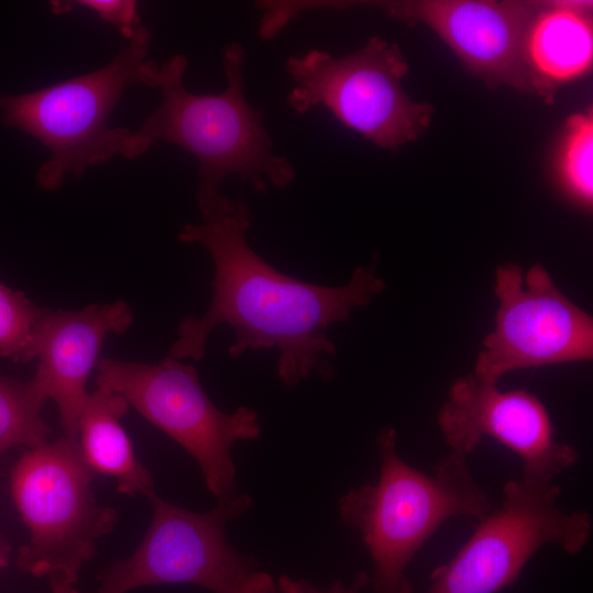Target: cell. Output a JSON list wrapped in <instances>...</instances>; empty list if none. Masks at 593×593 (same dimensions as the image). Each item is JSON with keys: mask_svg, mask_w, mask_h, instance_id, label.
<instances>
[{"mask_svg": "<svg viewBox=\"0 0 593 593\" xmlns=\"http://www.w3.org/2000/svg\"><path fill=\"white\" fill-rule=\"evenodd\" d=\"M202 220L186 224L178 239L202 245L210 254L212 300L201 317L180 322L169 356L201 360L211 332L226 324L235 333L230 356L276 348L277 372L286 387L293 388L314 373L331 378L333 368L324 357L335 355L336 346L326 331L385 289L377 262L357 268L346 286H318L282 273L249 246L250 216L244 201L221 194Z\"/></svg>", "mask_w": 593, "mask_h": 593, "instance_id": "obj_1", "label": "cell"}, {"mask_svg": "<svg viewBox=\"0 0 593 593\" xmlns=\"http://www.w3.org/2000/svg\"><path fill=\"white\" fill-rule=\"evenodd\" d=\"M222 59L226 86L208 94L186 89V56L174 55L159 65L160 103L132 131L125 150V158H135L156 143L168 142L193 155L199 163L197 203L202 219L214 210L220 184L230 176L259 194L268 191V181L286 189L295 178L291 161L272 149L265 111L246 99L245 48L228 42Z\"/></svg>", "mask_w": 593, "mask_h": 593, "instance_id": "obj_2", "label": "cell"}, {"mask_svg": "<svg viewBox=\"0 0 593 593\" xmlns=\"http://www.w3.org/2000/svg\"><path fill=\"white\" fill-rule=\"evenodd\" d=\"M376 444L378 481L350 489L339 499L338 511L359 532L372 559L374 593H413L405 570L428 538L446 521H479L494 505L475 482L467 457L449 452L426 473L400 457L393 427L381 428Z\"/></svg>", "mask_w": 593, "mask_h": 593, "instance_id": "obj_3", "label": "cell"}, {"mask_svg": "<svg viewBox=\"0 0 593 593\" xmlns=\"http://www.w3.org/2000/svg\"><path fill=\"white\" fill-rule=\"evenodd\" d=\"M150 40L142 25L99 69L26 93H0L2 124L27 133L49 152L36 172L40 189L56 190L69 175L81 177L116 155L125 157L132 130L111 126L110 115L130 86L157 88L159 65L147 58Z\"/></svg>", "mask_w": 593, "mask_h": 593, "instance_id": "obj_4", "label": "cell"}, {"mask_svg": "<svg viewBox=\"0 0 593 593\" xmlns=\"http://www.w3.org/2000/svg\"><path fill=\"white\" fill-rule=\"evenodd\" d=\"M77 439L65 436L29 448L10 473L13 503L29 530L19 568L36 578L76 584L96 556V541L115 526L118 515L96 503Z\"/></svg>", "mask_w": 593, "mask_h": 593, "instance_id": "obj_5", "label": "cell"}, {"mask_svg": "<svg viewBox=\"0 0 593 593\" xmlns=\"http://www.w3.org/2000/svg\"><path fill=\"white\" fill-rule=\"evenodd\" d=\"M286 70L294 82L287 96L294 112L322 105L379 147L412 142L430 123L433 107L413 101L402 87L409 65L399 46L380 37L343 57L309 49L290 56Z\"/></svg>", "mask_w": 593, "mask_h": 593, "instance_id": "obj_6", "label": "cell"}, {"mask_svg": "<svg viewBox=\"0 0 593 593\" xmlns=\"http://www.w3.org/2000/svg\"><path fill=\"white\" fill-rule=\"evenodd\" d=\"M96 370L97 388L122 395L197 460L217 499L236 491L231 450L237 441L259 436L255 410L239 406L224 413L203 390L194 367L170 356L155 365L103 358Z\"/></svg>", "mask_w": 593, "mask_h": 593, "instance_id": "obj_7", "label": "cell"}, {"mask_svg": "<svg viewBox=\"0 0 593 593\" xmlns=\"http://www.w3.org/2000/svg\"><path fill=\"white\" fill-rule=\"evenodd\" d=\"M560 494L553 481H507L500 507L477 521L465 545L433 570L427 593H497L513 585L546 545L581 552L592 534L591 516L583 510L562 511Z\"/></svg>", "mask_w": 593, "mask_h": 593, "instance_id": "obj_8", "label": "cell"}, {"mask_svg": "<svg viewBox=\"0 0 593 593\" xmlns=\"http://www.w3.org/2000/svg\"><path fill=\"white\" fill-rule=\"evenodd\" d=\"M149 528L136 550L97 575L96 593H127L158 584H194L213 593H237L257 570V561L235 550L227 524L251 507L237 491L219 499L214 508L195 513L176 506L154 492Z\"/></svg>", "mask_w": 593, "mask_h": 593, "instance_id": "obj_9", "label": "cell"}, {"mask_svg": "<svg viewBox=\"0 0 593 593\" xmlns=\"http://www.w3.org/2000/svg\"><path fill=\"white\" fill-rule=\"evenodd\" d=\"M514 264L495 270V328L486 335L473 374L497 384L507 372L593 358V320L564 296L548 271L534 265L525 277Z\"/></svg>", "mask_w": 593, "mask_h": 593, "instance_id": "obj_10", "label": "cell"}, {"mask_svg": "<svg viewBox=\"0 0 593 593\" xmlns=\"http://www.w3.org/2000/svg\"><path fill=\"white\" fill-rule=\"evenodd\" d=\"M437 423L450 452L468 458L490 437L521 457L525 479L552 482L579 459L573 446L556 439L537 396L525 390L501 391L473 373L450 384Z\"/></svg>", "mask_w": 593, "mask_h": 593, "instance_id": "obj_11", "label": "cell"}, {"mask_svg": "<svg viewBox=\"0 0 593 593\" xmlns=\"http://www.w3.org/2000/svg\"><path fill=\"white\" fill-rule=\"evenodd\" d=\"M393 16L435 31L475 75L551 99L555 85L526 56L530 25L544 4L523 1L422 0L374 2Z\"/></svg>", "mask_w": 593, "mask_h": 593, "instance_id": "obj_12", "label": "cell"}, {"mask_svg": "<svg viewBox=\"0 0 593 593\" xmlns=\"http://www.w3.org/2000/svg\"><path fill=\"white\" fill-rule=\"evenodd\" d=\"M133 321V311L123 301L78 311L49 310L44 316L36 337L37 367L29 383L44 403H56L65 437L77 439L86 384L105 338L126 332Z\"/></svg>", "mask_w": 593, "mask_h": 593, "instance_id": "obj_13", "label": "cell"}, {"mask_svg": "<svg viewBox=\"0 0 593 593\" xmlns=\"http://www.w3.org/2000/svg\"><path fill=\"white\" fill-rule=\"evenodd\" d=\"M128 403L120 394L97 388L88 393L77 441L82 458L94 473L115 478L118 491L127 495L153 491L150 472L136 458L121 418Z\"/></svg>", "mask_w": 593, "mask_h": 593, "instance_id": "obj_14", "label": "cell"}, {"mask_svg": "<svg viewBox=\"0 0 593 593\" xmlns=\"http://www.w3.org/2000/svg\"><path fill=\"white\" fill-rule=\"evenodd\" d=\"M591 2L544 3L526 38L532 69L555 85L585 74L593 58Z\"/></svg>", "mask_w": 593, "mask_h": 593, "instance_id": "obj_15", "label": "cell"}, {"mask_svg": "<svg viewBox=\"0 0 593 593\" xmlns=\"http://www.w3.org/2000/svg\"><path fill=\"white\" fill-rule=\"evenodd\" d=\"M44 404L29 382L0 374V454L46 443L51 429L41 417Z\"/></svg>", "mask_w": 593, "mask_h": 593, "instance_id": "obj_16", "label": "cell"}, {"mask_svg": "<svg viewBox=\"0 0 593 593\" xmlns=\"http://www.w3.org/2000/svg\"><path fill=\"white\" fill-rule=\"evenodd\" d=\"M48 311L0 281V356L14 362L35 359L38 328Z\"/></svg>", "mask_w": 593, "mask_h": 593, "instance_id": "obj_17", "label": "cell"}, {"mask_svg": "<svg viewBox=\"0 0 593 593\" xmlns=\"http://www.w3.org/2000/svg\"><path fill=\"white\" fill-rule=\"evenodd\" d=\"M592 110L575 113L567 121L560 153L562 183L573 199L591 208L593 200Z\"/></svg>", "mask_w": 593, "mask_h": 593, "instance_id": "obj_18", "label": "cell"}, {"mask_svg": "<svg viewBox=\"0 0 593 593\" xmlns=\"http://www.w3.org/2000/svg\"><path fill=\"white\" fill-rule=\"evenodd\" d=\"M370 582V577L360 571L349 585L335 581L329 588L322 589L303 579H293L287 574L273 578L256 570L244 581L237 593H366L363 590Z\"/></svg>", "mask_w": 593, "mask_h": 593, "instance_id": "obj_19", "label": "cell"}, {"mask_svg": "<svg viewBox=\"0 0 593 593\" xmlns=\"http://www.w3.org/2000/svg\"><path fill=\"white\" fill-rule=\"evenodd\" d=\"M49 4L54 14H64L76 8L89 10L104 22L115 26L126 40H130L142 26L134 0L51 1Z\"/></svg>", "mask_w": 593, "mask_h": 593, "instance_id": "obj_20", "label": "cell"}, {"mask_svg": "<svg viewBox=\"0 0 593 593\" xmlns=\"http://www.w3.org/2000/svg\"><path fill=\"white\" fill-rule=\"evenodd\" d=\"M49 582H51L53 593H79L76 590L75 584H70L65 581H56V580H53Z\"/></svg>", "mask_w": 593, "mask_h": 593, "instance_id": "obj_21", "label": "cell"}, {"mask_svg": "<svg viewBox=\"0 0 593 593\" xmlns=\"http://www.w3.org/2000/svg\"><path fill=\"white\" fill-rule=\"evenodd\" d=\"M10 557V548L9 546L3 542V540L0 538V569L5 567L9 562Z\"/></svg>", "mask_w": 593, "mask_h": 593, "instance_id": "obj_22", "label": "cell"}]
</instances>
